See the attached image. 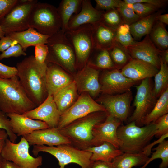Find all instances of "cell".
Returning a JSON list of instances; mask_svg holds the SVG:
<instances>
[{"instance_id": "obj_1", "label": "cell", "mask_w": 168, "mask_h": 168, "mask_svg": "<svg viewBox=\"0 0 168 168\" xmlns=\"http://www.w3.org/2000/svg\"><path fill=\"white\" fill-rule=\"evenodd\" d=\"M47 62L40 63L34 56L24 58L16 65L17 76L31 100L36 107L42 103L48 96L45 77Z\"/></svg>"}, {"instance_id": "obj_2", "label": "cell", "mask_w": 168, "mask_h": 168, "mask_svg": "<svg viewBox=\"0 0 168 168\" xmlns=\"http://www.w3.org/2000/svg\"><path fill=\"white\" fill-rule=\"evenodd\" d=\"M36 107L17 76L7 79L0 78V110L6 114H23Z\"/></svg>"}, {"instance_id": "obj_3", "label": "cell", "mask_w": 168, "mask_h": 168, "mask_svg": "<svg viewBox=\"0 0 168 168\" xmlns=\"http://www.w3.org/2000/svg\"><path fill=\"white\" fill-rule=\"evenodd\" d=\"M108 115L105 111L93 112L75 120L59 130L70 141L72 145L84 150L92 146L93 129L96 125L104 122Z\"/></svg>"}, {"instance_id": "obj_4", "label": "cell", "mask_w": 168, "mask_h": 168, "mask_svg": "<svg viewBox=\"0 0 168 168\" xmlns=\"http://www.w3.org/2000/svg\"><path fill=\"white\" fill-rule=\"evenodd\" d=\"M156 132L154 123L142 127L137 126L135 122L120 125L117 130L118 137L122 143L119 149L123 152H142L150 143Z\"/></svg>"}, {"instance_id": "obj_5", "label": "cell", "mask_w": 168, "mask_h": 168, "mask_svg": "<svg viewBox=\"0 0 168 168\" xmlns=\"http://www.w3.org/2000/svg\"><path fill=\"white\" fill-rule=\"evenodd\" d=\"M49 53L46 62L56 64L73 72L76 68L73 48L64 32L60 30L47 40Z\"/></svg>"}, {"instance_id": "obj_6", "label": "cell", "mask_w": 168, "mask_h": 168, "mask_svg": "<svg viewBox=\"0 0 168 168\" xmlns=\"http://www.w3.org/2000/svg\"><path fill=\"white\" fill-rule=\"evenodd\" d=\"M32 152L37 157L40 152L48 153L58 160V168H65V166L74 163L81 168H90L93 161L91 160L92 153L79 149L70 144H64L54 147L44 145L33 146Z\"/></svg>"}, {"instance_id": "obj_7", "label": "cell", "mask_w": 168, "mask_h": 168, "mask_svg": "<svg viewBox=\"0 0 168 168\" xmlns=\"http://www.w3.org/2000/svg\"><path fill=\"white\" fill-rule=\"evenodd\" d=\"M61 21L57 8L50 4L38 2L30 17L29 26L50 36L61 30Z\"/></svg>"}, {"instance_id": "obj_8", "label": "cell", "mask_w": 168, "mask_h": 168, "mask_svg": "<svg viewBox=\"0 0 168 168\" xmlns=\"http://www.w3.org/2000/svg\"><path fill=\"white\" fill-rule=\"evenodd\" d=\"M75 53L76 68L82 69L88 62L95 49L92 37L91 25L86 24L65 32Z\"/></svg>"}, {"instance_id": "obj_9", "label": "cell", "mask_w": 168, "mask_h": 168, "mask_svg": "<svg viewBox=\"0 0 168 168\" xmlns=\"http://www.w3.org/2000/svg\"><path fill=\"white\" fill-rule=\"evenodd\" d=\"M29 148V145L24 136L16 143L7 138L2 152V158L11 161L22 168H41L42 157L31 156Z\"/></svg>"}, {"instance_id": "obj_10", "label": "cell", "mask_w": 168, "mask_h": 168, "mask_svg": "<svg viewBox=\"0 0 168 168\" xmlns=\"http://www.w3.org/2000/svg\"><path fill=\"white\" fill-rule=\"evenodd\" d=\"M38 2L36 0H18L16 4L0 21L5 35L12 32L25 30L29 28L32 11Z\"/></svg>"}, {"instance_id": "obj_11", "label": "cell", "mask_w": 168, "mask_h": 168, "mask_svg": "<svg viewBox=\"0 0 168 168\" xmlns=\"http://www.w3.org/2000/svg\"><path fill=\"white\" fill-rule=\"evenodd\" d=\"M136 93L133 103L135 107L133 114L128 118L129 123L135 122L138 126L140 120L148 114L155 106L157 99L154 95L151 78L142 80L140 84L135 86Z\"/></svg>"}, {"instance_id": "obj_12", "label": "cell", "mask_w": 168, "mask_h": 168, "mask_svg": "<svg viewBox=\"0 0 168 168\" xmlns=\"http://www.w3.org/2000/svg\"><path fill=\"white\" fill-rule=\"evenodd\" d=\"M100 111H106L104 107L95 101L88 93H81L76 101L60 115L57 128L60 129L75 120Z\"/></svg>"}, {"instance_id": "obj_13", "label": "cell", "mask_w": 168, "mask_h": 168, "mask_svg": "<svg viewBox=\"0 0 168 168\" xmlns=\"http://www.w3.org/2000/svg\"><path fill=\"white\" fill-rule=\"evenodd\" d=\"M138 81L126 77L118 68L106 70L100 78L101 92L105 95L122 94L131 90V87Z\"/></svg>"}, {"instance_id": "obj_14", "label": "cell", "mask_w": 168, "mask_h": 168, "mask_svg": "<svg viewBox=\"0 0 168 168\" xmlns=\"http://www.w3.org/2000/svg\"><path fill=\"white\" fill-rule=\"evenodd\" d=\"M132 97L130 90L119 94H104L97 101L104 107L108 114L122 122L125 121L129 116Z\"/></svg>"}, {"instance_id": "obj_15", "label": "cell", "mask_w": 168, "mask_h": 168, "mask_svg": "<svg viewBox=\"0 0 168 168\" xmlns=\"http://www.w3.org/2000/svg\"><path fill=\"white\" fill-rule=\"evenodd\" d=\"M124 47L132 58L145 62L159 69L160 57L162 51L155 45L149 35H146L142 41H135L132 44Z\"/></svg>"}, {"instance_id": "obj_16", "label": "cell", "mask_w": 168, "mask_h": 168, "mask_svg": "<svg viewBox=\"0 0 168 168\" xmlns=\"http://www.w3.org/2000/svg\"><path fill=\"white\" fill-rule=\"evenodd\" d=\"M121 123L119 119L108 114L104 122L96 125L93 129L92 146L107 142L119 149L122 143L118 137L117 130Z\"/></svg>"}, {"instance_id": "obj_17", "label": "cell", "mask_w": 168, "mask_h": 168, "mask_svg": "<svg viewBox=\"0 0 168 168\" xmlns=\"http://www.w3.org/2000/svg\"><path fill=\"white\" fill-rule=\"evenodd\" d=\"M99 69L87 63L79 70L74 79L77 92H87L91 97H96L101 92L99 81Z\"/></svg>"}, {"instance_id": "obj_18", "label": "cell", "mask_w": 168, "mask_h": 168, "mask_svg": "<svg viewBox=\"0 0 168 168\" xmlns=\"http://www.w3.org/2000/svg\"><path fill=\"white\" fill-rule=\"evenodd\" d=\"M23 114L30 119L44 122L50 128H57L61 115L50 95H48L38 106Z\"/></svg>"}, {"instance_id": "obj_19", "label": "cell", "mask_w": 168, "mask_h": 168, "mask_svg": "<svg viewBox=\"0 0 168 168\" xmlns=\"http://www.w3.org/2000/svg\"><path fill=\"white\" fill-rule=\"evenodd\" d=\"M24 137L29 145H47L52 146L71 144L70 141L60 133L57 128L36 130Z\"/></svg>"}, {"instance_id": "obj_20", "label": "cell", "mask_w": 168, "mask_h": 168, "mask_svg": "<svg viewBox=\"0 0 168 168\" xmlns=\"http://www.w3.org/2000/svg\"><path fill=\"white\" fill-rule=\"evenodd\" d=\"M73 81L74 79L61 67L54 63H47L45 83L48 95L53 96Z\"/></svg>"}, {"instance_id": "obj_21", "label": "cell", "mask_w": 168, "mask_h": 168, "mask_svg": "<svg viewBox=\"0 0 168 168\" xmlns=\"http://www.w3.org/2000/svg\"><path fill=\"white\" fill-rule=\"evenodd\" d=\"M10 121L13 133L24 136L34 131L50 128L44 122L30 119L24 114H6Z\"/></svg>"}, {"instance_id": "obj_22", "label": "cell", "mask_w": 168, "mask_h": 168, "mask_svg": "<svg viewBox=\"0 0 168 168\" xmlns=\"http://www.w3.org/2000/svg\"><path fill=\"white\" fill-rule=\"evenodd\" d=\"M81 8L77 14L72 16L71 18L67 30H74L86 24L92 25L100 21L104 12L94 8L90 0H82Z\"/></svg>"}, {"instance_id": "obj_23", "label": "cell", "mask_w": 168, "mask_h": 168, "mask_svg": "<svg viewBox=\"0 0 168 168\" xmlns=\"http://www.w3.org/2000/svg\"><path fill=\"white\" fill-rule=\"evenodd\" d=\"M159 70L147 62L131 58L120 70L125 77L135 81H139L154 77Z\"/></svg>"}, {"instance_id": "obj_24", "label": "cell", "mask_w": 168, "mask_h": 168, "mask_svg": "<svg viewBox=\"0 0 168 168\" xmlns=\"http://www.w3.org/2000/svg\"><path fill=\"white\" fill-rule=\"evenodd\" d=\"M95 49L108 50L116 42V30L100 21L91 25Z\"/></svg>"}, {"instance_id": "obj_25", "label": "cell", "mask_w": 168, "mask_h": 168, "mask_svg": "<svg viewBox=\"0 0 168 168\" xmlns=\"http://www.w3.org/2000/svg\"><path fill=\"white\" fill-rule=\"evenodd\" d=\"M9 37L13 41L19 44L24 51L30 46L40 44H46L50 37L43 35L32 28L20 32H12L5 35Z\"/></svg>"}, {"instance_id": "obj_26", "label": "cell", "mask_w": 168, "mask_h": 168, "mask_svg": "<svg viewBox=\"0 0 168 168\" xmlns=\"http://www.w3.org/2000/svg\"><path fill=\"white\" fill-rule=\"evenodd\" d=\"M76 83L74 81L60 89L52 96L61 115L77 100L79 96Z\"/></svg>"}, {"instance_id": "obj_27", "label": "cell", "mask_w": 168, "mask_h": 168, "mask_svg": "<svg viewBox=\"0 0 168 168\" xmlns=\"http://www.w3.org/2000/svg\"><path fill=\"white\" fill-rule=\"evenodd\" d=\"M84 151L92 153L91 160L94 161H102L112 162L117 156L123 153L119 149L116 148L113 145L105 142L97 146L90 147Z\"/></svg>"}, {"instance_id": "obj_28", "label": "cell", "mask_w": 168, "mask_h": 168, "mask_svg": "<svg viewBox=\"0 0 168 168\" xmlns=\"http://www.w3.org/2000/svg\"><path fill=\"white\" fill-rule=\"evenodd\" d=\"M149 158L142 152L138 153L124 152L114 158L112 163L114 168H132L143 166Z\"/></svg>"}, {"instance_id": "obj_29", "label": "cell", "mask_w": 168, "mask_h": 168, "mask_svg": "<svg viewBox=\"0 0 168 168\" xmlns=\"http://www.w3.org/2000/svg\"><path fill=\"white\" fill-rule=\"evenodd\" d=\"M82 0H62L57 8L61 23V30L64 32L68 30V22L74 13H78Z\"/></svg>"}, {"instance_id": "obj_30", "label": "cell", "mask_w": 168, "mask_h": 168, "mask_svg": "<svg viewBox=\"0 0 168 168\" xmlns=\"http://www.w3.org/2000/svg\"><path fill=\"white\" fill-rule=\"evenodd\" d=\"M160 11L141 18L130 25V32L134 40L140 39L143 36L149 35L157 21V16L161 13Z\"/></svg>"}, {"instance_id": "obj_31", "label": "cell", "mask_w": 168, "mask_h": 168, "mask_svg": "<svg viewBox=\"0 0 168 168\" xmlns=\"http://www.w3.org/2000/svg\"><path fill=\"white\" fill-rule=\"evenodd\" d=\"M168 113V88L159 97L152 110L140 120L139 126L154 123Z\"/></svg>"}, {"instance_id": "obj_32", "label": "cell", "mask_w": 168, "mask_h": 168, "mask_svg": "<svg viewBox=\"0 0 168 168\" xmlns=\"http://www.w3.org/2000/svg\"><path fill=\"white\" fill-rule=\"evenodd\" d=\"M150 38L157 48L163 51L168 48V32L164 24L157 21L149 34Z\"/></svg>"}, {"instance_id": "obj_33", "label": "cell", "mask_w": 168, "mask_h": 168, "mask_svg": "<svg viewBox=\"0 0 168 168\" xmlns=\"http://www.w3.org/2000/svg\"><path fill=\"white\" fill-rule=\"evenodd\" d=\"M160 67L154 77V85L152 91L155 97L158 99L168 88V67L160 57Z\"/></svg>"}, {"instance_id": "obj_34", "label": "cell", "mask_w": 168, "mask_h": 168, "mask_svg": "<svg viewBox=\"0 0 168 168\" xmlns=\"http://www.w3.org/2000/svg\"><path fill=\"white\" fill-rule=\"evenodd\" d=\"M108 51L116 68L119 69L122 68L132 58L125 48L116 41Z\"/></svg>"}, {"instance_id": "obj_35", "label": "cell", "mask_w": 168, "mask_h": 168, "mask_svg": "<svg viewBox=\"0 0 168 168\" xmlns=\"http://www.w3.org/2000/svg\"><path fill=\"white\" fill-rule=\"evenodd\" d=\"M155 151L151 153V156L145 164L140 168H146L151 161L156 159H161L162 162L159 166V168H167L168 166V141L165 139L159 143L157 146L152 149Z\"/></svg>"}, {"instance_id": "obj_36", "label": "cell", "mask_w": 168, "mask_h": 168, "mask_svg": "<svg viewBox=\"0 0 168 168\" xmlns=\"http://www.w3.org/2000/svg\"><path fill=\"white\" fill-rule=\"evenodd\" d=\"M95 51L96 55L94 62L87 63L98 69L116 68L108 50L95 49Z\"/></svg>"}, {"instance_id": "obj_37", "label": "cell", "mask_w": 168, "mask_h": 168, "mask_svg": "<svg viewBox=\"0 0 168 168\" xmlns=\"http://www.w3.org/2000/svg\"><path fill=\"white\" fill-rule=\"evenodd\" d=\"M100 21L107 26L115 30L124 23L117 9L104 11Z\"/></svg>"}, {"instance_id": "obj_38", "label": "cell", "mask_w": 168, "mask_h": 168, "mask_svg": "<svg viewBox=\"0 0 168 168\" xmlns=\"http://www.w3.org/2000/svg\"><path fill=\"white\" fill-rule=\"evenodd\" d=\"M124 23L129 25L141 19L133 10L132 5L122 1L117 8Z\"/></svg>"}, {"instance_id": "obj_39", "label": "cell", "mask_w": 168, "mask_h": 168, "mask_svg": "<svg viewBox=\"0 0 168 168\" xmlns=\"http://www.w3.org/2000/svg\"><path fill=\"white\" fill-rule=\"evenodd\" d=\"M115 39L116 41L124 47L132 44L135 41L131 35L130 25L125 23L116 29Z\"/></svg>"}, {"instance_id": "obj_40", "label": "cell", "mask_w": 168, "mask_h": 168, "mask_svg": "<svg viewBox=\"0 0 168 168\" xmlns=\"http://www.w3.org/2000/svg\"><path fill=\"white\" fill-rule=\"evenodd\" d=\"M132 5L134 12L140 18L154 13L159 9L154 5L146 3H136Z\"/></svg>"}, {"instance_id": "obj_41", "label": "cell", "mask_w": 168, "mask_h": 168, "mask_svg": "<svg viewBox=\"0 0 168 168\" xmlns=\"http://www.w3.org/2000/svg\"><path fill=\"white\" fill-rule=\"evenodd\" d=\"M0 129L5 130L7 132L8 138L13 142L16 140L17 136L12 130L10 121L6 114L0 110Z\"/></svg>"}, {"instance_id": "obj_42", "label": "cell", "mask_w": 168, "mask_h": 168, "mask_svg": "<svg viewBox=\"0 0 168 168\" xmlns=\"http://www.w3.org/2000/svg\"><path fill=\"white\" fill-rule=\"evenodd\" d=\"M26 54L19 44L12 45L0 54V60L11 57H17L21 55L26 56Z\"/></svg>"}, {"instance_id": "obj_43", "label": "cell", "mask_w": 168, "mask_h": 168, "mask_svg": "<svg viewBox=\"0 0 168 168\" xmlns=\"http://www.w3.org/2000/svg\"><path fill=\"white\" fill-rule=\"evenodd\" d=\"M156 132L155 136L159 138L168 133V114H165L158 118L154 123Z\"/></svg>"}, {"instance_id": "obj_44", "label": "cell", "mask_w": 168, "mask_h": 168, "mask_svg": "<svg viewBox=\"0 0 168 168\" xmlns=\"http://www.w3.org/2000/svg\"><path fill=\"white\" fill-rule=\"evenodd\" d=\"M122 1L120 0H95V8L101 11L117 9Z\"/></svg>"}, {"instance_id": "obj_45", "label": "cell", "mask_w": 168, "mask_h": 168, "mask_svg": "<svg viewBox=\"0 0 168 168\" xmlns=\"http://www.w3.org/2000/svg\"><path fill=\"white\" fill-rule=\"evenodd\" d=\"M35 47V58L36 60L40 63L46 62L49 53L48 48L46 44H40Z\"/></svg>"}, {"instance_id": "obj_46", "label": "cell", "mask_w": 168, "mask_h": 168, "mask_svg": "<svg viewBox=\"0 0 168 168\" xmlns=\"http://www.w3.org/2000/svg\"><path fill=\"white\" fill-rule=\"evenodd\" d=\"M18 0H0V21L16 4Z\"/></svg>"}, {"instance_id": "obj_47", "label": "cell", "mask_w": 168, "mask_h": 168, "mask_svg": "<svg viewBox=\"0 0 168 168\" xmlns=\"http://www.w3.org/2000/svg\"><path fill=\"white\" fill-rule=\"evenodd\" d=\"M17 73L16 67L7 66L0 62V78H10L17 76Z\"/></svg>"}, {"instance_id": "obj_48", "label": "cell", "mask_w": 168, "mask_h": 168, "mask_svg": "<svg viewBox=\"0 0 168 168\" xmlns=\"http://www.w3.org/2000/svg\"><path fill=\"white\" fill-rule=\"evenodd\" d=\"M125 2L131 4L136 3H143L154 5L159 9L165 6L167 3L166 0H124Z\"/></svg>"}, {"instance_id": "obj_49", "label": "cell", "mask_w": 168, "mask_h": 168, "mask_svg": "<svg viewBox=\"0 0 168 168\" xmlns=\"http://www.w3.org/2000/svg\"><path fill=\"white\" fill-rule=\"evenodd\" d=\"M17 43L9 37L5 35L0 39V52H3L12 45Z\"/></svg>"}, {"instance_id": "obj_50", "label": "cell", "mask_w": 168, "mask_h": 168, "mask_svg": "<svg viewBox=\"0 0 168 168\" xmlns=\"http://www.w3.org/2000/svg\"><path fill=\"white\" fill-rule=\"evenodd\" d=\"M168 137V133L162 135L159 139L155 141L152 143L148 144L144 149L143 152L148 156H149L152 153V147L157 144H159Z\"/></svg>"}, {"instance_id": "obj_51", "label": "cell", "mask_w": 168, "mask_h": 168, "mask_svg": "<svg viewBox=\"0 0 168 168\" xmlns=\"http://www.w3.org/2000/svg\"><path fill=\"white\" fill-rule=\"evenodd\" d=\"M8 136L6 131L4 129H0V168H1V153Z\"/></svg>"}, {"instance_id": "obj_52", "label": "cell", "mask_w": 168, "mask_h": 168, "mask_svg": "<svg viewBox=\"0 0 168 168\" xmlns=\"http://www.w3.org/2000/svg\"><path fill=\"white\" fill-rule=\"evenodd\" d=\"M90 168H114L112 162L102 161H94Z\"/></svg>"}, {"instance_id": "obj_53", "label": "cell", "mask_w": 168, "mask_h": 168, "mask_svg": "<svg viewBox=\"0 0 168 168\" xmlns=\"http://www.w3.org/2000/svg\"><path fill=\"white\" fill-rule=\"evenodd\" d=\"M1 168H22L13 162L2 158Z\"/></svg>"}, {"instance_id": "obj_54", "label": "cell", "mask_w": 168, "mask_h": 168, "mask_svg": "<svg viewBox=\"0 0 168 168\" xmlns=\"http://www.w3.org/2000/svg\"><path fill=\"white\" fill-rule=\"evenodd\" d=\"M157 20L164 24H168V14H159L157 17Z\"/></svg>"}, {"instance_id": "obj_55", "label": "cell", "mask_w": 168, "mask_h": 168, "mask_svg": "<svg viewBox=\"0 0 168 168\" xmlns=\"http://www.w3.org/2000/svg\"><path fill=\"white\" fill-rule=\"evenodd\" d=\"M160 57L164 62L167 64L168 63V49L163 51L161 54Z\"/></svg>"}, {"instance_id": "obj_56", "label": "cell", "mask_w": 168, "mask_h": 168, "mask_svg": "<svg viewBox=\"0 0 168 168\" xmlns=\"http://www.w3.org/2000/svg\"><path fill=\"white\" fill-rule=\"evenodd\" d=\"M5 36V33L3 31L1 27L0 26V39Z\"/></svg>"}, {"instance_id": "obj_57", "label": "cell", "mask_w": 168, "mask_h": 168, "mask_svg": "<svg viewBox=\"0 0 168 168\" xmlns=\"http://www.w3.org/2000/svg\"><path fill=\"white\" fill-rule=\"evenodd\" d=\"M45 168L44 167V168Z\"/></svg>"}]
</instances>
